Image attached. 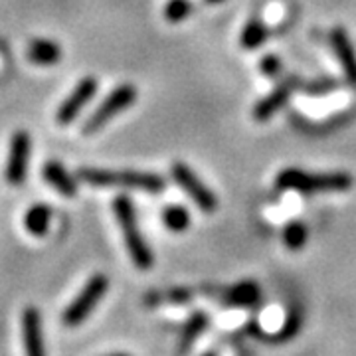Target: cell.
<instances>
[{
    "label": "cell",
    "instance_id": "1",
    "mask_svg": "<svg viewBox=\"0 0 356 356\" xmlns=\"http://www.w3.org/2000/svg\"><path fill=\"white\" fill-rule=\"evenodd\" d=\"M79 182L95 188H131L159 194L166 188V180L154 172L139 170H102V168H79Z\"/></svg>",
    "mask_w": 356,
    "mask_h": 356
},
{
    "label": "cell",
    "instance_id": "2",
    "mask_svg": "<svg viewBox=\"0 0 356 356\" xmlns=\"http://www.w3.org/2000/svg\"><path fill=\"white\" fill-rule=\"evenodd\" d=\"M275 186L280 191H297L301 194L317 192H344L350 191L353 177L343 170L334 172H305L299 168H285L275 178Z\"/></svg>",
    "mask_w": 356,
    "mask_h": 356
},
{
    "label": "cell",
    "instance_id": "3",
    "mask_svg": "<svg viewBox=\"0 0 356 356\" xmlns=\"http://www.w3.org/2000/svg\"><path fill=\"white\" fill-rule=\"evenodd\" d=\"M113 210L115 218L119 222V228L123 232V238H125V245H127V252L133 259V264L147 271L151 269L154 264L153 252L151 248L147 245L143 234L139 229V222H137V214H135V206L129 200L127 196H117L113 200Z\"/></svg>",
    "mask_w": 356,
    "mask_h": 356
},
{
    "label": "cell",
    "instance_id": "4",
    "mask_svg": "<svg viewBox=\"0 0 356 356\" xmlns=\"http://www.w3.org/2000/svg\"><path fill=\"white\" fill-rule=\"evenodd\" d=\"M137 99V88L133 83H121L99 103V107L89 115L83 123V135H95L97 131H102L115 115H119L121 111L129 109Z\"/></svg>",
    "mask_w": 356,
    "mask_h": 356
},
{
    "label": "cell",
    "instance_id": "5",
    "mask_svg": "<svg viewBox=\"0 0 356 356\" xmlns=\"http://www.w3.org/2000/svg\"><path fill=\"white\" fill-rule=\"evenodd\" d=\"M109 287V280L103 273H95L88 280V283L83 285V289L77 293V297L67 305V309L62 315V321L67 327H77L81 325L86 318L91 315V311L99 305V301L103 299V295L107 293Z\"/></svg>",
    "mask_w": 356,
    "mask_h": 356
},
{
    "label": "cell",
    "instance_id": "6",
    "mask_svg": "<svg viewBox=\"0 0 356 356\" xmlns=\"http://www.w3.org/2000/svg\"><path fill=\"white\" fill-rule=\"evenodd\" d=\"M170 175H172V178H175V182H177L178 186L191 196L192 200H194V204H196L200 210L208 212V214L216 210V194L210 191L200 178L196 177V172L192 170L191 166H186L184 163H175L172 168H170Z\"/></svg>",
    "mask_w": 356,
    "mask_h": 356
},
{
    "label": "cell",
    "instance_id": "7",
    "mask_svg": "<svg viewBox=\"0 0 356 356\" xmlns=\"http://www.w3.org/2000/svg\"><path fill=\"white\" fill-rule=\"evenodd\" d=\"M99 88V81L95 77H83L79 83H77L74 91L64 99V103L58 107L56 111V121L60 125H72L76 121L79 113L83 111V107L88 105L89 99L97 93Z\"/></svg>",
    "mask_w": 356,
    "mask_h": 356
},
{
    "label": "cell",
    "instance_id": "8",
    "mask_svg": "<svg viewBox=\"0 0 356 356\" xmlns=\"http://www.w3.org/2000/svg\"><path fill=\"white\" fill-rule=\"evenodd\" d=\"M32 151V139L26 131H16L10 140V153L6 161V180L13 186H20L24 182L28 161Z\"/></svg>",
    "mask_w": 356,
    "mask_h": 356
},
{
    "label": "cell",
    "instance_id": "9",
    "mask_svg": "<svg viewBox=\"0 0 356 356\" xmlns=\"http://www.w3.org/2000/svg\"><path fill=\"white\" fill-rule=\"evenodd\" d=\"M331 44L334 48V54L339 56V62L343 65L346 81L356 88V51L348 34L343 28H334L331 32Z\"/></svg>",
    "mask_w": 356,
    "mask_h": 356
},
{
    "label": "cell",
    "instance_id": "10",
    "mask_svg": "<svg viewBox=\"0 0 356 356\" xmlns=\"http://www.w3.org/2000/svg\"><path fill=\"white\" fill-rule=\"evenodd\" d=\"M22 337H24L26 353L30 356L44 355L42 343V318L36 307H26L22 313Z\"/></svg>",
    "mask_w": 356,
    "mask_h": 356
},
{
    "label": "cell",
    "instance_id": "11",
    "mask_svg": "<svg viewBox=\"0 0 356 356\" xmlns=\"http://www.w3.org/2000/svg\"><path fill=\"white\" fill-rule=\"evenodd\" d=\"M293 89L295 88H293L291 83H281L280 88L275 89V91H271L267 97H264L261 102L255 105L254 111H252L255 121H259V123H266V121H269V119L277 113L285 103L289 102Z\"/></svg>",
    "mask_w": 356,
    "mask_h": 356
},
{
    "label": "cell",
    "instance_id": "12",
    "mask_svg": "<svg viewBox=\"0 0 356 356\" xmlns=\"http://www.w3.org/2000/svg\"><path fill=\"white\" fill-rule=\"evenodd\" d=\"M42 177L54 191H58L62 196H76L77 180L58 161H48L42 168Z\"/></svg>",
    "mask_w": 356,
    "mask_h": 356
},
{
    "label": "cell",
    "instance_id": "13",
    "mask_svg": "<svg viewBox=\"0 0 356 356\" xmlns=\"http://www.w3.org/2000/svg\"><path fill=\"white\" fill-rule=\"evenodd\" d=\"M28 60L38 65H54L62 60V48L51 40H32L28 46Z\"/></svg>",
    "mask_w": 356,
    "mask_h": 356
},
{
    "label": "cell",
    "instance_id": "14",
    "mask_svg": "<svg viewBox=\"0 0 356 356\" xmlns=\"http://www.w3.org/2000/svg\"><path fill=\"white\" fill-rule=\"evenodd\" d=\"M50 222H51V210L50 206L46 204H36L32 206L24 216V228L28 229V234L32 236H46L48 229H50Z\"/></svg>",
    "mask_w": 356,
    "mask_h": 356
},
{
    "label": "cell",
    "instance_id": "15",
    "mask_svg": "<svg viewBox=\"0 0 356 356\" xmlns=\"http://www.w3.org/2000/svg\"><path fill=\"white\" fill-rule=\"evenodd\" d=\"M261 291L254 281H242L226 291V303L236 307H252L259 301Z\"/></svg>",
    "mask_w": 356,
    "mask_h": 356
},
{
    "label": "cell",
    "instance_id": "16",
    "mask_svg": "<svg viewBox=\"0 0 356 356\" xmlns=\"http://www.w3.org/2000/svg\"><path fill=\"white\" fill-rule=\"evenodd\" d=\"M191 222L192 218L188 214V210L184 206H180V204H170V206H166L165 210H163V224L170 232L182 234V232L188 229Z\"/></svg>",
    "mask_w": 356,
    "mask_h": 356
},
{
    "label": "cell",
    "instance_id": "17",
    "mask_svg": "<svg viewBox=\"0 0 356 356\" xmlns=\"http://www.w3.org/2000/svg\"><path fill=\"white\" fill-rule=\"evenodd\" d=\"M206 327H208V317L204 315V313H194L191 318H188V323H186V327H184V331H182V339H180V346H178V350L180 353H186V350H191V346L196 343V339L206 331Z\"/></svg>",
    "mask_w": 356,
    "mask_h": 356
},
{
    "label": "cell",
    "instance_id": "18",
    "mask_svg": "<svg viewBox=\"0 0 356 356\" xmlns=\"http://www.w3.org/2000/svg\"><path fill=\"white\" fill-rule=\"evenodd\" d=\"M267 40V28L266 24L259 20V18H254L250 20L248 24L243 26L242 36H240V42L245 50H257L259 46H264Z\"/></svg>",
    "mask_w": 356,
    "mask_h": 356
},
{
    "label": "cell",
    "instance_id": "19",
    "mask_svg": "<svg viewBox=\"0 0 356 356\" xmlns=\"http://www.w3.org/2000/svg\"><path fill=\"white\" fill-rule=\"evenodd\" d=\"M309 238V229H307L305 222L301 220H293L285 228H283V243L291 250V252H299L303 250Z\"/></svg>",
    "mask_w": 356,
    "mask_h": 356
},
{
    "label": "cell",
    "instance_id": "20",
    "mask_svg": "<svg viewBox=\"0 0 356 356\" xmlns=\"http://www.w3.org/2000/svg\"><path fill=\"white\" fill-rule=\"evenodd\" d=\"M192 14L191 0H168L165 6V18L172 24L186 20Z\"/></svg>",
    "mask_w": 356,
    "mask_h": 356
},
{
    "label": "cell",
    "instance_id": "21",
    "mask_svg": "<svg viewBox=\"0 0 356 356\" xmlns=\"http://www.w3.org/2000/svg\"><path fill=\"white\" fill-rule=\"evenodd\" d=\"M299 329H301V313L297 309H291L287 318H285V325H283V329H281L277 337L280 339H291V337H295L299 332Z\"/></svg>",
    "mask_w": 356,
    "mask_h": 356
},
{
    "label": "cell",
    "instance_id": "22",
    "mask_svg": "<svg viewBox=\"0 0 356 356\" xmlns=\"http://www.w3.org/2000/svg\"><path fill=\"white\" fill-rule=\"evenodd\" d=\"M259 70H261V74L269 79H273V77L280 76L281 72V60L275 56V54H267L261 58V62H259Z\"/></svg>",
    "mask_w": 356,
    "mask_h": 356
},
{
    "label": "cell",
    "instance_id": "23",
    "mask_svg": "<svg viewBox=\"0 0 356 356\" xmlns=\"http://www.w3.org/2000/svg\"><path fill=\"white\" fill-rule=\"evenodd\" d=\"M204 2H208V4H222L224 0H204Z\"/></svg>",
    "mask_w": 356,
    "mask_h": 356
}]
</instances>
